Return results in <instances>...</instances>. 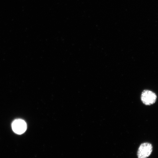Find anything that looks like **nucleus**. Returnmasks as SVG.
Listing matches in <instances>:
<instances>
[{
	"mask_svg": "<svg viewBox=\"0 0 158 158\" xmlns=\"http://www.w3.org/2000/svg\"><path fill=\"white\" fill-rule=\"evenodd\" d=\"M157 96L155 93L149 90H145L142 93L141 99L143 103L147 106L151 105L156 101Z\"/></svg>",
	"mask_w": 158,
	"mask_h": 158,
	"instance_id": "obj_2",
	"label": "nucleus"
},
{
	"mask_svg": "<svg viewBox=\"0 0 158 158\" xmlns=\"http://www.w3.org/2000/svg\"><path fill=\"white\" fill-rule=\"evenodd\" d=\"M153 147L151 143H142L138 148L137 156L138 158H147L151 155Z\"/></svg>",
	"mask_w": 158,
	"mask_h": 158,
	"instance_id": "obj_1",
	"label": "nucleus"
},
{
	"mask_svg": "<svg viewBox=\"0 0 158 158\" xmlns=\"http://www.w3.org/2000/svg\"><path fill=\"white\" fill-rule=\"evenodd\" d=\"M27 127V123L23 119H15L12 123L13 131L19 135L24 133L26 131Z\"/></svg>",
	"mask_w": 158,
	"mask_h": 158,
	"instance_id": "obj_3",
	"label": "nucleus"
}]
</instances>
